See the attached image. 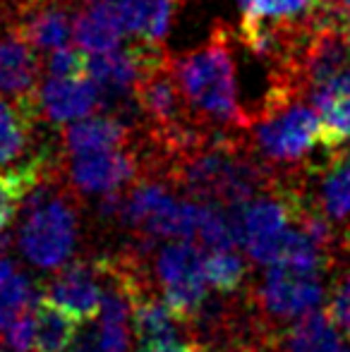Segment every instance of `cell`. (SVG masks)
Here are the masks:
<instances>
[{"instance_id":"6da1fadb","label":"cell","mask_w":350,"mask_h":352,"mask_svg":"<svg viewBox=\"0 0 350 352\" xmlns=\"http://www.w3.org/2000/svg\"><path fill=\"white\" fill-rule=\"evenodd\" d=\"M171 65L195 125L211 127L219 135L245 130L250 125L238 103L235 65L223 24H216L199 48L171 58Z\"/></svg>"},{"instance_id":"7a4b0ae2","label":"cell","mask_w":350,"mask_h":352,"mask_svg":"<svg viewBox=\"0 0 350 352\" xmlns=\"http://www.w3.org/2000/svg\"><path fill=\"white\" fill-rule=\"evenodd\" d=\"M180 182L197 201L235 209L254 199L264 187L266 175L254 161L240 153L228 135H216L214 142L195 140L175 151Z\"/></svg>"},{"instance_id":"3957f363","label":"cell","mask_w":350,"mask_h":352,"mask_svg":"<svg viewBox=\"0 0 350 352\" xmlns=\"http://www.w3.org/2000/svg\"><path fill=\"white\" fill-rule=\"evenodd\" d=\"M257 153L274 166H295L324 144L322 118L295 94L269 91L264 106L252 120Z\"/></svg>"},{"instance_id":"277c9868","label":"cell","mask_w":350,"mask_h":352,"mask_svg":"<svg viewBox=\"0 0 350 352\" xmlns=\"http://www.w3.org/2000/svg\"><path fill=\"white\" fill-rule=\"evenodd\" d=\"M77 213L61 195H53L41 182L24 201V221L19 228V250L29 264L39 269H61L77 247Z\"/></svg>"},{"instance_id":"5b68a950","label":"cell","mask_w":350,"mask_h":352,"mask_svg":"<svg viewBox=\"0 0 350 352\" xmlns=\"http://www.w3.org/2000/svg\"><path fill=\"white\" fill-rule=\"evenodd\" d=\"M156 278L164 300L180 319L199 314L209 280L204 274V254L190 240H175L161 247L156 254Z\"/></svg>"},{"instance_id":"8992f818","label":"cell","mask_w":350,"mask_h":352,"mask_svg":"<svg viewBox=\"0 0 350 352\" xmlns=\"http://www.w3.org/2000/svg\"><path fill=\"white\" fill-rule=\"evenodd\" d=\"M233 218L238 226V242L248 256L262 266L278 261L290 221L295 218V206L283 197H254L243 206H235Z\"/></svg>"},{"instance_id":"52a82bcc","label":"cell","mask_w":350,"mask_h":352,"mask_svg":"<svg viewBox=\"0 0 350 352\" xmlns=\"http://www.w3.org/2000/svg\"><path fill=\"white\" fill-rule=\"evenodd\" d=\"M166 53L161 43H132L127 48H111L103 53H89L87 74L96 82L101 98L106 103L135 98V89L142 82L154 63H159Z\"/></svg>"},{"instance_id":"ba28073f","label":"cell","mask_w":350,"mask_h":352,"mask_svg":"<svg viewBox=\"0 0 350 352\" xmlns=\"http://www.w3.org/2000/svg\"><path fill=\"white\" fill-rule=\"evenodd\" d=\"M39 58L19 24H0V96L39 118Z\"/></svg>"},{"instance_id":"9c48e42d","label":"cell","mask_w":350,"mask_h":352,"mask_svg":"<svg viewBox=\"0 0 350 352\" xmlns=\"http://www.w3.org/2000/svg\"><path fill=\"white\" fill-rule=\"evenodd\" d=\"M257 297L266 316L276 321H298L300 316L319 309L324 302V285L317 274H300L271 264L266 266Z\"/></svg>"},{"instance_id":"30bf717a","label":"cell","mask_w":350,"mask_h":352,"mask_svg":"<svg viewBox=\"0 0 350 352\" xmlns=\"http://www.w3.org/2000/svg\"><path fill=\"white\" fill-rule=\"evenodd\" d=\"M140 170V161L132 151L120 148H103L70 156L67 175L75 190L82 195H111L132 182Z\"/></svg>"},{"instance_id":"8fae6325","label":"cell","mask_w":350,"mask_h":352,"mask_svg":"<svg viewBox=\"0 0 350 352\" xmlns=\"http://www.w3.org/2000/svg\"><path fill=\"white\" fill-rule=\"evenodd\" d=\"M101 91L89 74L48 77L39 89V108L51 122H75L96 113Z\"/></svg>"},{"instance_id":"7c38bea8","label":"cell","mask_w":350,"mask_h":352,"mask_svg":"<svg viewBox=\"0 0 350 352\" xmlns=\"http://www.w3.org/2000/svg\"><path fill=\"white\" fill-rule=\"evenodd\" d=\"M101 264L98 266H87L82 261L77 264L63 266V271L48 283L43 295L51 302H56L58 307L67 309L70 314H75L80 321L96 319L101 311L103 292L106 287L98 283L101 278Z\"/></svg>"},{"instance_id":"4fadbf2b","label":"cell","mask_w":350,"mask_h":352,"mask_svg":"<svg viewBox=\"0 0 350 352\" xmlns=\"http://www.w3.org/2000/svg\"><path fill=\"white\" fill-rule=\"evenodd\" d=\"M243 24H264L281 32H307L327 17L324 0H238Z\"/></svg>"},{"instance_id":"5bb4252c","label":"cell","mask_w":350,"mask_h":352,"mask_svg":"<svg viewBox=\"0 0 350 352\" xmlns=\"http://www.w3.org/2000/svg\"><path fill=\"white\" fill-rule=\"evenodd\" d=\"M312 101L322 118L324 146L341 148L350 140V72H341L312 89Z\"/></svg>"},{"instance_id":"9a60e30c","label":"cell","mask_w":350,"mask_h":352,"mask_svg":"<svg viewBox=\"0 0 350 352\" xmlns=\"http://www.w3.org/2000/svg\"><path fill=\"white\" fill-rule=\"evenodd\" d=\"M19 29L36 51H56L67 46V41L75 36V14L65 3L56 0L32 3L29 10H24Z\"/></svg>"},{"instance_id":"2e32d148","label":"cell","mask_w":350,"mask_h":352,"mask_svg":"<svg viewBox=\"0 0 350 352\" xmlns=\"http://www.w3.org/2000/svg\"><path fill=\"white\" fill-rule=\"evenodd\" d=\"M125 24L113 0H91L75 14V43L85 53H103L120 43Z\"/></svg>"},{"instance_id":"e0dca14e","label":"cell","mask_w":350,"mask_h":352,"mask_svg":"<svg viewBox=\"0 0 350 352\" xmlns=\"http://www.w3.org/2000/svg\"><path fill=\"white\" fill-rule=\"evenodd\" d=\"M63 148L67 156L103 148H120L130 142V127L118 116H89L63 130Z\"/></svg>"},{"instance_id":"ac0fdd59","label":"cell","mask_w":350,"mask_h":352,"mask_svg":"<svg viewBox=\"0 0 350 352\" xmlns=\"http://www.w3.org/2000/svg\"><path fill=\"white\" fill-rule=\"evenodd\" d=\"M125 278H127L130 295H132V329H135L137 338H140L142 343L175 340L177 324H180L182 319L171 309L168 302L142 292V287H137L130 276H125Z\"/></svg>"},{"instance_id":"d6986e66","label":"cell","mask_w":350,"mask_h":352,"mask_svg":"<svg viewBox=\"0 0 350 352\" xmlns=\"http://www.w3.org/2000/svg\"><path fill=\"white\" fill-rule=\"evenodd\" d=\"M80 324L75 314L43 295L34 309V352H70L80 336Z\"/></svg>"},{"instance_id":"ffe728a7","label":"cell","mask_w":350,"mask_h":352,"mask_svg":"<svg viewBox=\"0 0 350 352\" xmlns=\"http://www.w3.org/2000/svg\"><path fill=\"white\" fill-rule=\"evenodd\" d=\"M125 24L144 43H161L168 34L177 0H113Z\"/></svg>"},{"instance_id":"44dd1931","label":"cell","mask_w":350,"mask_h":352,"mask_svg":"<svg viewBox=\"0 0 350 352\" xmlns=\"http://www.w3.org/2000/svg\"><path fill=\"white\" fill-rule=\"evenodd\" d=\"M346 336L329 311H309L300 316L288 333V352H348Z\"/></svg>"},{"instance_id":"7402d4cb","label":"cell","mask_w":350,"mask_h":352,"mask_svg":"<svg viewBox=\"0 0 350 352\" xmlns=\"http://www.w3.org/2000/svg\"><path fill=\"white\" fill-rule=\"evenodd\" d=\"M41 182V163L34 161L12 170H0V230L12 223L19 206Z\"/></svg>"},{"instance_id":"603a6c76","label":"cell","mask_w":350,"mask_h":352,"mask_svg":"<svg viewBox=\"0 0 350 352\" xmlns=\"http://www.w3.org/2000/svg\"><path fill=\"white\" fill-rule=\"evenodd\" d=\"M34 120V113L0 96V166L17 161L27 151Z\"/></svg>"},{"instance_id":"cb8c5ba5","label":"cell","mask_w":350,"mask_h":352,"mask_svg":"<svg viewBox=\"0 0 350 352\" xmlns=\"http://www.w3.org/2000/svg\"><path fill=\"white\" fill-rule=\"evenodd\" d=\"M204 274L206 280H209V287H214L216 292H223V295H230L245 280V259L235 247L206 250Z\"/></svg>"},{"instance_id":"d4e9b609","label":"cell","mask_w":350,"mask_h":352,"mask_svg":"<svg viewBox=\"0 0 350 352\" xmlns=\"http://www.w3.org/2000/svg\"><path fill=\"white\" fill-rule=\"evenodd\" d=\"M41 297L36 295V287L24 274H12L0 283V336L12 321H17L22 314L36 309V302Z\"/></svg>"},{"instance_id":"484cf974","label":"cell","mask_w":350,"mask_h":352,"mask_svg":"<svg viewBox=\"0 0 350 352\" xmlns=\"http://www.w3.org/2000/svg\"><path fill=\"white\" fill-rule=\"evenodd\" d=\"M324 213L333 221H343L350 216V161L336 166L327 175L322 185Z\"/></svg>"},{"instance_id":"4316f807","label":"cell","mask_w":350,"mask_h":352,"mask_svg":"<svg viewBox=\"0 0 350 352\" xmlns=\"http://www.w3.org/2000/svg\"><path fill=\"white\" fill-rule=\"evenodd\" d=\"M87 60L89 53L82 51L80 46H61L56 51H51L46 60V72L48 77H77V74H87Z\"/></svg>"},{"instance_id":"83f0119b","label":"cell","mask_w":350,"mask_h":352,"mask_svg":"<svg viewBox=\"0 0 350 352\" xmlns=\"http://www.w3.org/2000/svg\"><path fill=\"white\" fill-rule=\"evenodd\" d=\"M3 340L14 352H32L34 350V311L22 314L17 321L3 331Z\"/></svg>"},{"instance_id":"f1b7e54d","label":"cell","mask_w":350,"mask_h":352,"mask_svg":"<svg viewBox=\"0 0 350 352\" xmlns=\"http://www.w3.org/2000/svg\"><path fill=\"white\" fill-rule=\"evenodd\" d=\"M329 314L336 321L341 333L350 340V276H346L336 287H333L331 302H329Z\"/></svg>"},{"instance_id":"f546056e","label":"cell","mask_w":350,"mask_h":352,"mask_svg":"<svg viewBox=\"0 0 350 352\" xmlns=\"http://www.w3.org/2000/svg\"><path fill=\"white\" fill-rule=\"evenodd\" d=\"M324 10L343 29H346V24H350V0H324Z\"/></svg>"},{"instance_id":"4dcf8cb0","label":"cell","mask_w":350,"mask_h":352,"mask_svg":"<svg viewBox=\"0 0 350 352\" xmlns=\"http://www.w3.org/2000/svg\"><path fill=\"white\" fill-rule=\"evenodd\" d=\"M137 352H201L192 343H177V340H164V343H142Z\"/></svg>"},{"instance_id":"1f68e13d","label":"cell","mask_w":350,"mask_h":352,"mask_svg":"<svg viewBox=\"0 0 350 352\" xmlns=\"http://www.w3.org/2000/svg\"><path fill=\"white\" fill-rule=\"evenodd\" d=\"M70 352H101L98 350V340H96V331H89L85 336H77L75 345Z\"/></svg>"},{"instance_id":"d6a6232c","label":"cell","mask_w":350,"mask_h":352,"mask_svg":"<svg viewBox=\"0 0 350 352\" xmlns=\"http://www.w3.org/2000/svg\"><path fill=\"white\" fill-rule=\"evenodd\" d=\"M8 247H10V237L5 235L3 230H0V256H5V254H8Z\"/></svg>"},{"instance_id":"836d02e7","label":"cell","mask_w":350,"mask_h":352,"mask_svg":"<svg viewBox=\"0 0 350 352\" xmlns=\"http://www.w3.org/2000/svg\"><path fill=\"white\" fill-rule=\"evenodd\" d=\"M0 352H14L12 348H10V345L8 343H5V345H0Z\"/></svg>"},{"instance_id":"e575fe53","label":"cell","mask_w":350,"mask_h":352,"mask_svg":"<svg viewBox=\"0 0 350 352\" xmlns=\"http://www.w3.org/2000/svg\"><path fill=\"white\" fill-rule=\"evenodd\" d=\"M87 3H91V0H87Z\"/></svg>"}]
</instances>
